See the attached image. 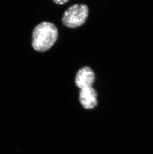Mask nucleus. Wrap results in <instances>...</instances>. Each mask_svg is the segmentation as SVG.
Returning <instances> with one entry per match:
<instances>
[{"instance_id":"1","label":"nucleus","mask_w":153,"mask_h":154,"mask_svg":"<svg viewBox=\"0 0 153 154\" xmlns=\"http://www.w3.org/2000/svg\"><path fill=\"white\" fill-rule=\"evenodd\" d=\"M58 36V29L54 24L42 22L33 29L32 46L36 51L45 52L53 46Z\"/></svg>"},{"instance_id":"2","label":"nucleus","mask_w":153,"mask_h":154,"mask_svg":"<svg viewBox=\"0 0 153 154\" xmlns=\"http://www.w3.org/2000/svg\"><path fill=\"white\" fill-rule=\"evenodd\" d=\"M88 8L86 5L75 4L65 11L62 23L69 28H76L84 25L88 17Z\"/></svg>"},{"instance_id":"3","label":"nucleus","mask_w":153,"mask_h":154,"mask_svg":"<svg viewBox=\"0 0 153 154\" xmlns=\"http://www.w3.org/2000/svg\"><path fill=\"white\" fill-rule=\"evenodd\" d=\"M95 74L89 66H85L80 69L76 73L75 84L80 89L92 87L95 82Z\"/></svg>"},{"instance_id":"4","label":"nucleus","mask_w":153,"mask_h":154,"mask_svg":"<svg viewBox=\"0 0 153 154\" xmlns=\"http://www.w3.org/2000/svg\"><path fill=\"white\" fill-rule=\"evenodd\" d=\"M97 92L92 87L81 89L80 92V102L86 109H92L98 105Z\"/></svg>"},{"instance_id":"5","label":"nucleus","mask_w":153,"mask_h":154,"mask_svg":"<svg viewBox=\"0 0 153 154\" xmlns=\"http://www.w3.org/2000/svg\"><path fill=\"white\" fill-rule=\"evenodd\" d=\"M53 1L57 4L64 5L69 1V0H53Z\"/></svg>"}]
</instances>
